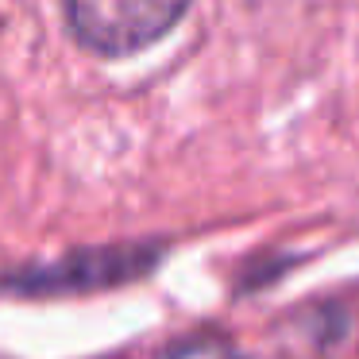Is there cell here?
Wrapping results in <instances>:
<instances>
[{"label": "cell", "instance_id": "cell-1", "mask_svg": "<svg viewBox=\"0 0 359 359\" xmlns=\"http://www.w3.org/2000/svg\"><path fill=\"white\" fill-rule=\"evenodd\" d=\"M66 24L86 50L104 58H124L163 39L189 0H62Z\"/></svg>", "mask_w": 359, "mask_h": 359}, {"label": "cell", "instance_id": "cell-2", "mask_svg": "<svg viewBox=\"0 0 359 359\" xmlns=\"http://www.w3.org/2000/svg\"><path fill=\"white\" fill-rule=\"evenodd\" d=\"M158 263V243H120V248H89L62 255L43 266L0 274V286L16 294H74V290H109L147 274Z\"/></svg>", "mask_w": 359, "mask_h": 359}, {"label": "cell", "instance_id": "cell-3", "mask_svg": "<svg viewBox=\"0 0 359 359\" xmlns=\"http://www.w3.org/2000/svg\"><path fill=\"white\" fill-rule=\"evenodd\" d=\"M163 359H248V355L220 336H189V340L174 344L170 351H163Z\"/></svg>", "mask_w": 359, "mask_h": 359}]
</instances>
